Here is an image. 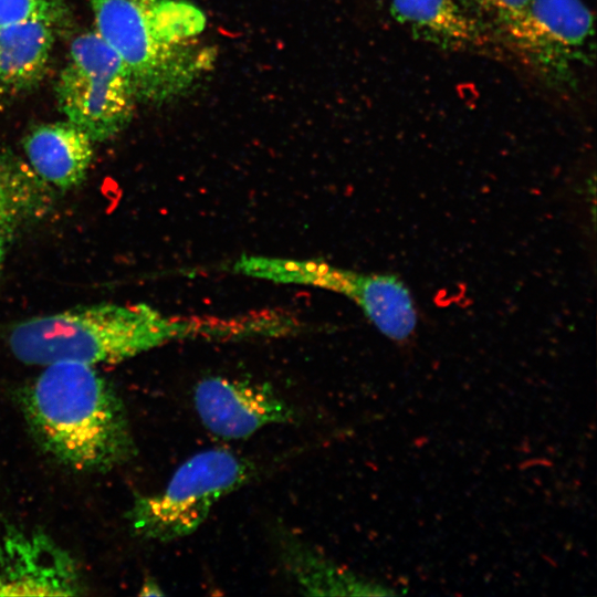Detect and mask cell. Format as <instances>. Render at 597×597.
<instances>
[{
  "label": "cell",
  "mask_w": 597,
  "mask_h": 597,
  "mask_svg": "<svg viewBox=\"0 0 597 597\" xmlns=\"http://www.w3.org/2000/svg\"><path fill=\"white\" fill-rule=\"evenodd\" d=\"M258 328L253 312L228 317L170 315L142 303H102L23 320L10 328L8 345L28 365L76 362L97 367L175 341L253 338Z\"/></svg>",
  "instance_id": "cell-1"
},
{
  "label": "cell",
  "mask_w": 597,
  "mask_h": 597,
  "mask_svg": "<svg viewBox=\"0 0 597 597\" xmlns=\"http://www.w3.org/2000/svg\"><path fill=\"white\" fill-rule=\"evenodd\" d=\"M43 367L20 394L38 444L82 472H106L130 461L136 444L126 407L97 367L76 362Z\"/></svg>",
  "instance_id": "cell-2"
},
{
  "label": "cell",
  "mask_w": 597,
  "mask_h": 597,
  "mask_svg": "<svg viewBox=\"0 0 597 597\" xmlns=\"http://www.w3.org/2000/svg\"><path fill=\"white\" fill-rule=\"evenodd\" d=\"M95 32L116 52L137 101L187 93L213 64L203 13L185 0H90Z\"/></svg>",
  "instance_id": "cell-3"
},
{
  "label": "cell",
  "mask_w": 597,
  "mask_h": 597,
  "mask_svg": "<svg viewBox=\"0 0 597 597\" xmlns=\"http://www.w3.org/2000/svg\"><path fill=\"white\" fill-rule=\"evenodd\" d=\"M253 465L226 449L200 451L182 462L164 490L137 494L126 519L144 540L170 542L192 534L213 505L253 475Z\"/></svg>",
  "instance_id": "cell-4"
},
{
  "label": "cell",
  "mask_w": 597,
  "mask_h": 597,
  "mask_svg": "<svg viewBox=\"0 0 597 597\" xmlns=\"http://www.w3.org/2000/svg\"><path fill=\"white\" fill-rule=\"evenodd\" d=\"M55 94L66 121L94 143L109 140L126 128L137 102L127 69L95 31L71 43Z\"/></svg>",
  "instance_id": "cell-5"
},
{
  "label": "cell",
  "mask_w": 597,
  "mask_h": 597,
  "mask_svg": "<svg viewBox=\"0 0 597 597\" xmlns=\"http://www.w3.org/2000/svg\"><path fill=\"white\" fill-rule=\"evenodd\" d=\"M84 589L80 566L63 545L0 515V596H77Z\"/></svg>",
  "instance_id": "cell-6"
},
{
  "label": "cell",
  "mask_w": 597,
  "mask_h": 597,
  "mask_svg": "<svg viewBox=\"0 0 597 597\" xmlns=\"http://www.w3.org/2000/svg\"><path fill=\"white\" fill-rule=\"evenodd\" d=\"M203 427L226 440L244 439L260 429L295 419L292 406L269 384L211 376L193 389Z\"/></svg>",
  "instance_id": "cell-7"
},
{
  "label": "cell",
  "mask_w": 597,
  "mask_h": 597,
  "mask_svg": "<svg viewBox=\"0 0 597 597\" xmlns=\"http://www.w3.org/2000/svg\"><path fill=\"white\" fill-rule=\"evenodd\" d=\"M506 28L536 56L561 61L588 44L593 17L582 0H530L523 13Z\"/></svg>",
  "instance_id": "cell-8"
},
{
  "label": "cell",
  "mask_w": 597,
  "mask_h": 597,
  "mask_svg": "<svg viewBox=\"0 0 597 597\" xmlns=\"http://www.w3.org/2000/svg\"><path fill=\"white\" fill-rule=\"evenodd\" d=\"M91 137L65 122L40 124L23 138L27 163L46 185L60 190L80 186L93 160Z\"/></svg>",
  "instance_id": "cell-9"
},
{
  "label": "cell",
  "mask_w": 597,
  "mask_h": 597,
  "mask_svg": "<svg viewBox=\"0 0 597 597\" xmlns=\"http://www.w3.org/2000/svg\"><path fill=\"white\" fill-rule=\"evenodd\" d=\"M57 28L45 21L0 25V93L34 88L45 76Z\"/></svg>",
  "instance_id": "cell-10"
},
{
  "label": "cell",
  "mask_w": 597,
  "mask_h": 597,
  "mask_svg": "<svg viewBox=\"0 0 597 597\" xmlns=\"http://www.w3.org/2000/svg\"><path fill=\"white\" fill-rule=\"evenodd\" d=\"M280 557L289 577L305 595L389 594L381 586L343 568L313 546L289 534L280 541Z\"/></svg>",
  "instance_id": "cell-11"
},
{
  "label": "cell",
  "mask_w": 597,
  "mask_h": 597,
  "mask_svg": "<svg viewBox=\"0 0 597 597\" xmlns=\"http://www.w3.org/2000/svg\"><path fill=\"white\" fill-rule=\"evenodd\" d=\"M50 186L0 143V227L9 237L22 223L45 214Z\"/></svg>",
  "instance_id": "cell-12"
},
{
  "label": "cell",
  "mask_w": 597,
  "mask_h": 597,
  "mask_svg": "<svg viewBox=\"0 0 597 597\" xmlns=\"http://www.w3.org/2000/svg\"><path fill=\"white\" fill-rule=\"evenodd\" d=\"M392 17L411 31L440 45L475 42L478 30L454 0H389Z\"/></svg>",
  "instance_id": "cell-13"
},
{
  "label": "cell",
  "mask_w": 597,
  "mask_h": 597,
  "mask_svg": "<svg viewBox=\"0 0 597 597\" xmlns=\"http://www.w3.org/2000/svg\"><path fill=\"white\" fill-rule=\"evenodd\" d=\"M70 15L64 0H0V25L39 20L59 28Z\"/></svg>",
  "instance_id": "cell-14"
},
{
  "label": "cell",
  "mask_w": 597,
  "mask_h": 597,
  "mask_svg": "<svg viewBox=\"0 0 597 597\" xmlns=\"http://www.w3.org/2000/svg\"><path fill=\"white\" fill-rule=\"evenodd\" d=\"M476 11L489 15L506 27L526 9L530 0H465Z\"/></svg>",
  "instance_id": "cell-15"
},
{
  "label": "cell",
  "mask_w": 597,
  "mask_h": 597,
  "mask_svg": "<svg viewBox=\"0 0 597 597\" xmlns=\"http://www.w3.org/2000/svg\"><path fill=\"white\" fill-rule=\"evenodd\" d=\"M163 594L160 586L151 579L145 580L139 593L140 596H160Z\"/></svg>",
  "instance_id": "cell-16"
},
{
  "label": "cell",
  "mask_w": 597,
  "mask_h": 597,
  "mask_svg": "<svg viewBox=\"0 0 597 597\" xmlns=\"http://www.w3.org/2000/svg\"><path fill=\"white\" fill-rule=\"evenodd\" d=\"M9 234L0 227V272L3 266Z\"/></svg>",
  "instance_id": "cell-17"
}]
</instances>
